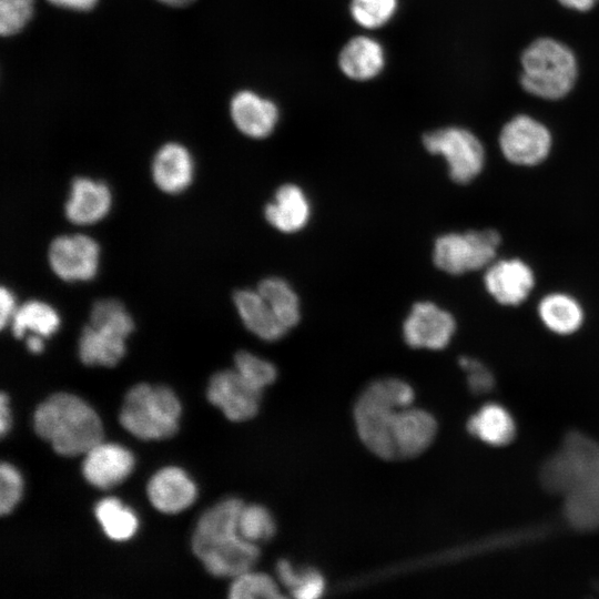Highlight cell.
Instances as JSON below:
<instances>
[{
    "mask_svg": "<svg viewBox=\"0 0 599 599\" xmlns=\"http://www.w3.org/2000/svg\"><path fill=\"white\" fill-rule=\"evenodd\" d=\"M243 501L225 498L199 518L192 550L205 569L215 577H236L254 568L261 551L258 545L238 534L237 522Z\"/></svg>",
    "mask_w": 599,
    "mask_h": 599,
    "instance_id": "1",
    "label": "cell"
},
{
    "mask_svg": "<svg viewBox=\"0 0 599 599\" xmlns=\"http://www.w3.org/2000/svg\"><path fill=\"white\" fill-rule=\"evenodd\" d=\"M35 433L62 456L84 455L103 438V427L95 410L69 393L49 396L33 415Z\"/></svg>",
    "mask_w": 599,
    "mask_h": 599,
    "instance_id": "2",
    "label": "cell"
},
{
    "mask_svg": "<svg viewBox=\"0 0 599 599\" xmlns=\"http://www.w3.org/2000/svg\"><path fill=\"white\" fill-rule=\"evenodd\" d=\"M415 397L414 387L399 377L374 379L358 395L353 409L356 432L374 455L392 460L389 422L398 409L412 406Z\"/></svg>",
    "mask_w": 599,
    "mask_h": 599,
    "instance_id": "3",
    "label": "cell"
},
{
    "mask_svg": "<svg viewBox=\"0 0 599 599\" xmlns=\"http://www.w3.org/2000/svg\"><path fill=\"white\" fill-rule=\"evenodd\" d=\"M519 82L529 94L556 101L567 97L578 79V62L564 42L544 37L530 42L520 55Z\"/></svg>",
    "mask_w": 599,
    "mask_h": 599,
    "instance_id": "4",
    "label": "cell"
},
{
    "mask_svg": "<svg viewBox=\"0 0 599 599\" xmlns=\"http://www.w3.org/2000/svg\"><path fill=\"white\" fill-rule=\"evenodd\" d=\"M180 415L181 404L171 388L138 384L126 393L119 420L133 436L159 440L176 433Z\"/></svg>",
    "mask_w": 599,
    "mask_h": 599,
    "instance_id": "5",
    "label": "cell"
},
{
    "mask_svg": "<svg viewBox=\"0 0 599 599\" xmlns=\"http://www.w3.org/2000/svg\"><path fill=\"white\" fill-rule=\"evenodd\" d=\"M500 235L493 229L447 233L436 238L433 251L435 265L450 275L488 267L496 257Z\"/></svg>",
    "mask_w": 599,
    "mask_h": 599,
    "instance_id": "6",
    "label": "cell"
},
{
    "mask_svg": "<svg viewBox=\"0 0 599 599\" xmlns=\"http://www.w3.org/2000/svg\"><path fill=\"white\" fill-rule=\"evenodd\" d=\"M425 149L445 159L450 179L459 184L475 180L485 165V150L480 140L469 130L446 126L423 136Z\"/></svg>",
    "mask_w": 599,
    "mask_h": 599,
    "instance_id": "7",
    "label": "cell"
},
{
    "mask_svg": "<svg viewBox=\"0 0 599 599\" xmlns=\"http://www.w3.org/2000/svg\"><path fill=\"white\" fill-rule=\"evenodd\" d=\"M548 128L527 114L510 119L499 133V146L512 164L532 166L541 163L551 150Z\"/></svg>",
    "mask_w": 599,
    "mask_h": 599,
    "instance_id": "8",
    "label": "cell"
},
{
    "mask_svg": "<svg viewBox=\"0 0 599 599\" xmlns=\"http://www.w3.org/2000/svg\"><path fill=\"white\" fill-rule=\"evenodd\" d=\"M100 247L85 234L55 237L48 250L52 272L65 282H87L95 277L99 268Z\"/></svg>",
    "mask_w": 599,
    "mask_h": 599,
    "instance_id": "9",
    "label": "cell"
},
{
    "mask_svg": "<svg viewBox=\"0 0 599 599\" xmlns=\"http://www.w3.org/2000/svg\"><path fill=\"white\" fill-rule=\"evenodd\" d=\"M456 329L454 316L429 301L413 305L403 323V337L413 348L443 349L453 338Z\"/></svg>",
    "mask_w": 599,
    "mask_h": 599,
    "instance_id": "10",
    "label": "cell"
},
{
    "mask_svg": "<svg viewBox=\"0 0 599 599\" xmlns=\"http://www.w3.org/2000/svg\"><path fill=\"white\" fill-rule=\"evenodd\" d=\"M599 448V444L580 434L571 433L560 449L541 469V483L551 493L565 495Z\"/></svg>",
    "mask_w": 599,
    "mask_h": 599,
    "instance_id": "11",
    "label": "cell"
},
{
    "mask_svg": "<svg viewBox=\"0 0 599 599\" xmlns=\"http://www.w3.org/2000/svg\"><path fill=\"white\" fill-rule=\"evenodd\" d=\"M262 390L248 384L234 368L216 372L210 378L206 396L232 422H244L256 416Z\"/></svg>",
    "mask_w": 599,
    "mask_h": 599,
    "instance_id": "12",
    "label": "cell"
},
{
    "mask_svg": "<svg viewBox=\"0 0 599 599\" xmlns=\"http://www.w3.org/2000/svg\"><path fill=\"white\" fill-rule=\"evenodd\" d=\"M436 433L437 422L426 409L413 405L398 409L388 427L393 460L420 455L434 441Z\"/></svg>",
    "mask_w": 599,
    "mask_h": 599,
    "instance_id": "13",
    "label": "cell"
},
{
    "mask_svg": "<svg viewBox=\"0 0 599 599\" xmlns=\"http://www.w3.org/2000/svg\"><path fill=\"white\" fill-rule=\"evenodd\" d=\"M564 498L565 516L575 528H599V448Z\"/></svg>",
    "mask_w": 599,
    "mask_h": 599,
    "instance_id": "14",
    "label": "cell"
},
{
    "mask_svg": "<svg viewBox=\"0 0 599 599\" xmlns=\"http://www.w3.org/2000/svg\"><path fill=\"white\" fill-rule=\"evenodd\" d=\"M484 283L496 302L515 306L522 303L535 284L532 270L521 260L494 261L486 270Z\"/></svg>",
    "mask_w": 599,
    "mask_h": 599,
    "instance_id": "15",
    "label": "cell"
},
{
    "mask_svg": "<svg viewBox=\"0 0 599 599\" xmlns=\"http://www.w3.org/2000/svg\"><path fill=\"white\" fill-rule=\"evenodd\" d=\"M134 457L125 447L101 440L84 454L82 474L100 489L122 483L133 470Z\"/></svg>",
    "mask_w": 599,
    "mask_h": 599,
    "instance_id": "16",
    "label": "cell"
},
{
    "mask_svg": "<svg viewBox=\"0 0 599 599\" xmlns=\"http://www.w3.org/2000/svg\"><path fill=\"white\" fill-rule=\"evenodd\" d=\"M112 205L111 190L102 181L75 177L64 205L65 217L77 225H92L103 220Z\"/></svg>",
    "mask_w": 599,
    "mask_h": 599,
    "instance_id": "17",
    "label": "cell"
},
{
    "mask_svg": "<svg viewBox=\"0 0 599 599\" xmlns=\"http://www.w3.org/2000/svg\"><path fill=\"white\" fill-rule=\"evenodd\" d=\"M146 494L159 511L177 514L194 502L196 486L183 469L169 466L151 477Z\"/></svg>",
    "mask_w": 599,
    "mask_h": 599,
    "instance_id": "18",
    "label": "cell"
},
{
    "mask_svg": "<svg viewBox=\"0 0 599 599\" xmlns=\"http://www.w3.org/2000/svg\"><path fill=\"white\" fill-rule=\"evenodd\" d=\"M231 116L243 134L253 139H264L274 131L280 113L273 101L252 91H241L232 99Z\"/></svg>",
    "mask_w": 599,
    "mask_h": 599,
    "instance_id": "19",
    "label": "cell"
},
{
    "mask_svg": "<svg viewBox=\"0 0 599 599\" xmlns=\"http://www.w3.org/2000/svg\"><path fill=\"white\" fill-rule=\"evenodd\" d=\"M311 202L304 190L293 183L281 185L264 209L265 220L282 233L304 229L311 219Z\"/></svg>",
    "mask_w": 599,
    "mask_h": 599,
    "instance_id": "20",
    "label": "cell"
},
{
    "mask_svg": "<svg viewBox=\"0 0 599 599\" xmlns=\"http://www.w3.org/2000/svg\"><path fill=\"white\" fill-rule=\"evenodd\" d=\"M151 172L159 190L167 194H179L192 183L194 163L183 145L166 143L154 155Z\"/></svg>",
    "mask_w": 599,
    "mask_h": 599,
    "instance_id": "21",
    "label": "cell"
},
{
    "mask_svg": "<svg viewBox=\"0 0 599 599\" xmlns=\"http://www.w3.org/2000/svg\"><path fill=\"white\" fill-rule=\"evenodd\" d=\"M233 303L244 326L258 338L276 342L288 333L257 290H237Z\"/></svg>",
    "mask_w": 599,
    "mask_h": 599,
    "instance_id": "22",
    "label": "cell"
},
{
    "mask_svg": "<svg viewBox=\"0 0 599 599\" xmlns=\"http://www.w3.org/2000/svg\"><path fill=\"white\" fill-rule=\"evenodd\" d=\"M338 65L343 73L356 81H367L378 75L385 65L382 44L373 38H352L341 50Z\"/></svg>",
    "mask_w": 599,
    "mask_h": 599,
    "instance_id": "23",
    "label": "cell"
},
{
    "mask_svg": "<svg viewBox=\"0 0 599 599\" xmlns=\"http://www.w3.org/2000/svg\"><path fill=\"white\" fill-rule=\"evenodd\" d=\"M125 339L113 329L88 324L80 334L79 357L88 366H114L125 354Z\"/></svg>",
    "mask_w": 599,
    "mask_h": 599,
    "instance_id": "24",
    "label": "cell"
},
{
    "mask_svg": "<svg viewBox=\"0 0 599 599\" xmlns=\"http://www.w3.org/2000/svg\"><path fill=\"white\" fill-rule=\"evenodd\" d=\"M60 323V316L53 306L43 301L30 300L18 306L10 327L17 338L29 334L47 338L59 329Z\"/></svg>",
    "mask_w": 599,
    "mask_h": 599,
    "instance_id": "25",
    "label": "cell"
},
{
    "mask_svg": "<svg viewBox=\"0 0 599 599\" xmlns=\"http://www.w3.org/2000/svg\"><path fill=\"white\" fill-rule=\"evenodd\" d=\"M545 326L554 333L568 335L576 332L583 322V311L571 296L552 293L545 296L538 306Z\"/></svg>",
    "mask_w": 599,
    "mask_h": 599,
    "instance_id": "26",
    "label": "cell"
},
{
    "mask_svg": "<svg viewBox=\"0 0 599 599\" xmlns=\"http://www.w3.org/2000/svg\"><path fill=\"white\" fill-rule=\"evenodd\" d=\"M467 429L483 441L501 446L508 444L515 435V424L510 414L501 406L489 404L473 415Z\"/></svg>",
    "mask_w": 599,
    "mask_h": 599,
    "instance_id": "27",
    "label": "cell"
},
{
    "mask_svg": "<svg viewBox=\"0 0 599 599\" xmlns=\"http://www.w3.org/2000/svg\"><path fill=\"white\" fill-rule=\"evenodd\" d=\"M276 579L296 599H316L323 596L326 581L323 573L312 567H297L286 558L275 565Z\"/></svg>",
    "mask_w": 599,
    "mask_h": 599,
    "instance_id": "28",
    "label": "cell"
},
{
    "mask_svg": "<svg viewBox=\"0 0 599 599\" xmlns=\"http://www.w3.org/2000/svg\"><path fill=\"white\" fill-rule=\"evenodd\" d=\"M256 290L288 331L298 324L301 319V302L295 290L286 280L270 276L262 280Z\"/></svg>",
    "mask_w": 599,
    "mask_h": 599,
    "instance_id": "29",
    "label": "cell"
},
{
    "mask_svg": "<svg viewBox=\"0 0 599 599\" xmlns=\"http://www.w3.org/2000/svg\"><path fill=\"white\" fill-rule=\"evenodd\" d=\"M94 512L104 534L112 540H128L138 529L135 514L115 497L101 499Z\"/></svg>",
    "mask_w": 599,
    "mask_h": 599,
    "instance_id": "30",
    "label": "cell"
},
{
    "mask_svg": "<svg viewBox=\"0 0 599 599\" xmlns=\"http://www.w3.org/2000/svg\"><path fill=\"white\" fill-rule=\"evenodd\" d=\"M238 534L253 544L271 540L276 534V520L265 506L260 504L243 505L237 522Z\"/></svg>",
    "mask_w": 599,
    "mask_h": 599,
    "instance_id": "31",
    "label": "cell"
},
{
    "mask_svg": "<svg viewBox=\"0 0 599 599\" xmlns=\"http://www.w3.org/2000/svg\"><path fill=\"white\" fill-rule=\"evenodd\" d=\"M231 599H276L283 593L274 578L264 572L245 571L235 578L229 589Z\"/></svg>",
    "mask_w": 599,
    "mask_h": 599,
    "instance_id": "32",
    "label": "cell"
},
{
    "mask_svg": "<svg viewBox=\"0 0 599 599\" xmlns=\"http://www.w3.org/2000/svg\"><path fill=\"white\" fill-rule=\"evenodd\" d=\"M90 324L113 329L125 337L134 329L133 318L115 298L98 300L90 309Z\"/></svg>",
    "mask_w": 599,
    "mask_h": 599,
    "instance_id": "33",
    "label": "cell"
},
{
    "mask_svg": "<svg viewBox=\"0 0 599 599\" xmlns=\"http://www.w3.org/2000/svg\"><path fill=\"white\" fill-rule=\"evenodd\" d=\"M234 369L253 387L263 392L277 378L276 366L248 351H238L234 356Z\"/></svg>",
    "mask_w": 599,
    "mask_h": 599,
    "instance_id": "34",
    "label": "cell"
},
{
    "mask_svg": "<svg viewBox=\"0 0 599 599\" xmlns=\"http://www.w3.org/2000/svg\"><path fill=\"white\" fill-rule=\"evenodd\" d=\"M398 0H351L349 11L356 23L366 29L386 24L395 14Z\"/></svg>",
    "mask_w": 599,
    "mask_h": 599,
    "instance_id": "35",
    "label": "cell"
},
{
    "mask_svg": "<svg viewBox=\"0 0 599 599\" xmlns=\"http://www.w3.org/2000/svg\"><path fill=\"white\" fill-rule=\"evenodd\" d=\"M32 11L33 0H0V33L6 37L19 32Z\"/></svg>",
    "mask_w": 599,
    "mask_h": 599,
    "instance_id": "36",
    "label": "cell"
},
{
    "mask_svg": "<svg viewBox=\"0 0 599 599\" xmlns=\"http://www.w3.org/2000/svg\"><path fill=\"white\" fill-rule=\"evenodd\" d=\"M23 481L20 473L8 463L0 466V514L12 511L22 495Z\"/></svg>",
    "mask_w": 599,
    "mask_h": 599,
    "instance_id": "37",
    "label": "cell"
},
{
    "mask_svg": "<svg viewBox=\"0 0 599 599\" xmlns=\"http://www.w3.org/2000/svg\"><path fill=\"white\" fill-rule=\"evenodd\" d=\"M459 364L467 373V383L473 393L484 394L493 388V375L480 362L469 357H461Z\"/></svg>",
    "mask_w": 599,
    "mask_h": 599,
    "instance_id": "38",
    "label": "cell"
},
{
    "mask_svg": "<svg viewBox=\"0 0 599 599\" xmlns=\"http://www.w3.org/2000/svg\"><path fill=\"white\" fill-rule=\"evenodd\" d=\"M14 295L10 290L2 286L0 290V327L4 328L10 325V322L17 311Z\"/></svg>",
    "mask_w": 599,
    "mask_h": 599,
    "instance_id": "39",
    "label": "cell"
},
{
    "mask_svg": "<svg viewBox=\"0 0 599 599\" xmlns=\"http://www.w3.org/2000/svg\"><path fill=\"white\" fill-rule=\"evenodd\" d=\"M11 414L9 408V398L4 393L0 395V434L3 437L10 429Z\"/></svg>",
    "mask_w": 599,
    "mask_h": 599,
    "instance_id": "40",
    "label": "cell"
},
{
    "mask_svg": "<svg viewBox=\"0 0 599 599\" xmlns=\"http://www.w3.org/2000/svg\"><path fill=\"white\" fill-rule=\"evenodd\" d=\"M52 4L73 10H90L97 0H48Z\"/></svg>",
    "mask_w": 599,
    "mask_h": 599,
    "instance_id": "41",
    "label": "cell"
},
{
    "mask_svg": "<svg viewBox=\"0 0 599 599\" xmlns=\"http://www.w3.org/2000/svg\"><path fill=\"white\" fill-rule=\"evenodd\" d=\"M559 3L568 9L587 12L591 10L599 0H558Z\"/></svg>",
    "mask_w": 599,
    "mask_h": 599,
    "instance_id": "42",
    "label": "cell"
},
{
    "mask_svg": "<svg viewBox=\"0 0 599 599\" xmlns=\"http://www.w3.org/2000/svg\"><path fill=\"white\" fill-rule=\"evenodd\" d=\"M26 345L31 353H41L44 348L43 337L37 334H29L26 339Z\"/></svg>",
    "mask_w": 599,
    "mask_h": 599,
    "instance_id": "43",
    "label": "cell"
},
{
    "mask_svg": "<svg viewBox=\"0 0 599 599\" xmlns=\"http://www.w3.org/2000/svg\"><path fill=\"white\" fill-rule=\"evenodd\" d=\"M167 6L184 7L192 3L194 0H159Z\"/></svg>",
    "mask_w": 599,
    "mask_h": 599,
    "instance_id": "44",
    "label": "cell"
}]
</instances>
